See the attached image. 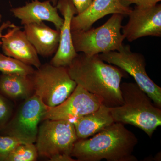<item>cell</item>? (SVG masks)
I'll list each match as a JSON object with an SVG mask.
<instances>
[{
  "label": "cell",
  "mask_w": 161,
  "mask_h": 161,
  "mask_svg": "<svg viewBox=\"0 0 161 161\" xmlns=\"http://www.w3.org/2000/svg\"><path fill=\"white\" fill-rule=\"evenodd\" d=\"M114 122L110 108L102 104L96 111L77 119L73 124L78 139H86Z\"/></svg>",
  "instance_id": "16"
},
{
  "label": "cell",
  "mask_w": 161,
  "mask_h": 161,
  "mask_svg": "<svg viewBox=\"0 0 161 161\" xmlns=\"http://www.w3.org/2000/svg\"><path fill=\"white\" fill-rule=\"evenodd\" d=\"M56 6L64 21L60 30L58 50L49 63L55 66L68 67L78 54L73 45L71 28L72 19L77 12L72 0H59Z\"/></svg>",
  "instance_id": "11"
},
{
  "label": "cell",
  "mask_w": 161,
  "mask_h": 161,
  "mask_svg": "<svg viewBox=\"0 0 161 161\" xmlns=\"http://www.w3.org/2000/svg\"><path fill=\"white\" fill-rule=\"evenodd\" d=\"M129 20L122 26V34L129 42L146 36H161V5L135 6L129 14Z\"/></svg>",
  "instance_id": "10"
},
{
  "label": "cell",
  "mask_w": 161,
  "mask_h": 161,
  "mask_svg": "<svg viewBox=\"0 0 161 161\" xmlns=\"http://www.w3.org/2000/svg\"><path fill=\"white\" fill-rule=\"evenodd\" d=\"M138 142L124 124L115 122L92 138L78 139L71 156L78 161H137L133 152Z\"/></svg>",
  "instance_id": "2"
},
{
  "label": "cell",
  "mask_w": 161,
  "mask_h": 161,
  "mask_svg": "<svg viewBox=\"0 0 161 161\" xmlns=\"http://www.w3.org/2000/svg\"><path fill=\"white\" fill-rule=\"evenodd\" d=\"M53 6H56L59 0H50Z\"/></svg>",
  "instance_id": "25"
},
{
  "label": "cell",
  "mask_w": 161,
  "mask_h": 161,
  "mask_svg": "<svg viewBox=\"0 0 161 161\" xmlns=\"http://www.w3.org/2000/svg\"><path fill=\"white\" fill-rule=\"evenodd\" d=\"M10 11L23 26L47 21L53 23L56 29L60 30L63 23V18L60 16L57 7L50 0L42 2L32 0L24 6L12 8Z\"/></svg>",
  "instance_id": "14"
},
{
  "label": "cell",
  "mask_w": 161,
  "mask_h": 161,
  "mask_svg": "<svg viewBox=\"0 0 161 161\" xmlns=\"http://www.w3.org/2000/svg\"><path fill=\"white\" fill-rule=\"evenodd\" d=\"M1 45L3 53L36 68L41 65L36 51L19 26L8 28L3 35Z\"/></svg>",
  "instance_id": "12"
},
{
  "label": "cell",
  "mask_w": 161,
  "mask_h": 161,
  "mask_svg": "<svg viewBox=\"0 0 161 161\" xmlns=\"http://www.w3.org/2000/svg\"><path fill=\"white\" fill-rule=\"evenodd\" d=\"M34 70L32 66L0 53V72L2 74L29 76Z\"/></svg>",
  "instance_id": "18"
},
{
  "label": "cell",
  "mask_w": 161,
  "mask_h": 161,
  "mask_svg": "<svg viewBox=\"0 0 161 161\" xmlns=\"http://www.w3.org/2000/svg\"><path fill=\"white\" fill-rule=\"evenodd\" d=\"M13 101L0 93V131L6 125L14 111Z\"/></svg>",
  "instance_id": "20"
},
{
  "label": "cell",
  "mask_w": 161,
  "mask_h": 161,
  "mask_svg": "<svg viewBox=\"0 0 161 161\" xmlns=\"http://www.w3.org/2000/svg\"><path fill=\"white\" fill-rule=\"evenodd\" d=\"M39 156L34 143H22L10 153L6 161H35Z\"/></svg>",
  "instance_id": "19"
},
{
  "label": "cell",
  "mask_w": 161,
  "mask_h": 161,
  "mask_svg": "<svg viewBox=\"0 0 161 161\" xmlns=\"http://www.w3.org/2000/svg\"><path fill=\"white\" fill-rule=\"evenodd\" d=\"M123 104L110 108L115 122L129 124L144 131L150 138L161 125V109L136 83H121Z\"/></svg>",
  "instance_id": "3"
},
{
  "label": "cell",
  "mask_w": 161,
  "mask_h": 161,
  "mask_svg": "<svg viewBox=\"0 0 161 161\" xmlns=\"http://www.w3.org/2000/svg\"><path fill=\"white\" fill-rule=\"evenodd\" d=\"M161 0H120L124 5L129 6L131 4H135L139 6H153L158 4Z\"/></svg>",
  "instance_id": "22"
},
{
  "label": "cell",
  "mask_w": 161,
  "mask_h": 161,
  "mask_svg": "<svg viewBox=\"0 0 161 161\" xmlns=\"http://www.w3.org/2000/svg\"><path fill=\"white\" fill-rule=\"evenodd\" d=\"M124 16L113 14L99 27L72 31V41L76 52L92 56L119 51L125 39L121 32Z\"/></svg>",
  "instance_id": "5"
},
{
  "label": "cell",
  "mask_w": 161,
  "mask_h": 161,
  "mask_svg": "<svg viewBox=\"0 0 161 161\" xmlns=\"http://www.w3.org/2000/svg\"><path fill=\"white\" fill-rule=\"evenodd\" d=\"M39 126L36 146L39 156L51 161H75L71 154L78 138L74 124L45 119Z\"/></svg>",
  "instance_id": "4"
},
{
  "label": "cell",
  "mask_w": 161,
  "mask_h": 161,
  "mask_svg": "<svg viewBox=\"0 0 161 161\" xmlns=\"http://www.w3.org/2000/svg\"><path fill=\"white\" fill-rule=\"evenodd\" d=\"M132 9L120 0H93L89 7L72 19V31L86 30L92 28L98 20L110 14L128 16Z\"/></svg>",
  "instance_id": "13"
},
{
  "label": "cell",
  "mask_w": 161,
  "mask_h": 161,
  "mask_svg": "<svg viewBox=\"0 0 161 161\" xmlns=\"http://www.w3.org/2000/svg\"><path fill=\"white\" fill-rule=\"evenodd\" d=\"M23 31L38 55L48 58L55 54L59 46L60 30L41 22L24 25Z\"/></svg>",
  "instance_id": "15"
},
{
  "label": "cell",
  "mask_w": 161,
  "mask_h": 161,
  "mask_svg": "<svg viewBox=\"0 0 161 161\" xmlns=\"http://www.w3.org/2000/svg\"><path fill=\"white\" fill-rule=\"evenodd\" d=\"M92 1L93 0H72L77 10V14L86 10L92 4Z\"/></svg>",
  "instance_id": "23"
},
{
  "label": "cell",
  "mask_w": 161,
  "mask_h": 161,
  "mask_svg": "<svg viewBox=\"0 0 161 161\" xmlns=\"http://www.w3.org/2000/svg\"><path fill=\"white\" fill-rule=\"evenodd\" d=\"M0 93L12 101H23L34 95L29 76L0 75Z\"/></svg>",
  "instance_id": "17"
},
{
  "label": "cell",
  "mask_w": 161,
  "mask_h": 161,
  "mask_svg": "<svg viewBox=\"0 0 161 161\" xmlns=\"http://www.w3.org/2000/svg\"><path fill=\"white\" fill-rule=\"evenodd\" d=\"M67 69L77 85L98 97L104 105L112 108L123 104L121 81L125 72L106 63L98 54L78 53Z\"/></svg>",
  "instance_id": "1"
},
{
  "label": "cell",
  "mask_w": 161,
  "mask_h": 161,
  "mask_svg": "<svg viewBox=\"0 0 161 161\" xmlns=\"http://www.w3.org/2000/svg\"><path fill=\"white\" fill-rule=\"evenodd\" d=\"M22 143L24 142L13 136L0 134V161H6L12 150Z\"/></svg>",
  "instance_id": "21"
},
{
  "label": "cell",
  "mask_w": 161,
  "mask_h": 161,
  "mask_svg": "<svg viewBox=\"0 0 161 161\" xmlns=\"http://www.w3.org/2000/svg\"><path fill=\"white\" fill-rule=\"evenodd\" d=\"M98 55L105 62L113 64L130 74L154 104L161 108V88L147 75L146 59L143 55L132 52L130 45H123L119 51L107 52Z\"/></svg>",
  "instance_id": "8"
},
{
  "label": "cell",
  "mask_w": 161,
  "mask_h": 161,
  "mask_svg": "<svg viewBox=\"0 0 161 161\" xmlns=\"http://www.w3.org/2000/svg\"><path fill=\"white\" fill-rule=\"evenodd\" d=\"M2 15L0 14V23L2 21ZM15 25L13 23L9 21H7L6 22H4L0 26V46H1L2 44V38L3 37V32L4 30L8 29V28H11L14 27Z\"/></svg>",
  "instance_id": "24"
},
{
  "label": "cell",
  "mask_w": 161,
  "mask_h": 161,
  "mask_svg": "<svg viewBox=\"0 0 161 161\" xmlns=\"http://www.w3.org/2000/svg\"><path fill=\"white\" fill-rule=\"evenodd\" d=\"M49 107L36 95L22 101L0 134L13 136L24 143H35L39 125Z\"/></svg>",
  "instance_id": "7"
},
{
  "label": "cell",
  "mask_w": 161,
  "mask_h": 161,
  "mask_svg": "<svg viewBox=\"0 0 161 161\" xmlns=\"http://www.w3.org/2000/svg\"><path fill=\"white\" fill-rule=\"evenodd\" d=\"M102 104L98 97L77 85L66 100L57 106L49 108L43 120H65L73 123L77 119L96 111Z\"/></svg>",
  "instance_id": "9"
},
{
  "label": "cell",
  "mask_w": 161,
  "mask_h": 161,
  "mask_svg": "<svg viewBox=\"0 0 161 161\" xmlns=\"http://www.w3.org/2000/svg\"><path fill=\"white\" fill-rule=\"evenodd\" d=\"M29 77L34 95L49 108L57 106L66 100L77 86L70 77L67 68L50 63L41 64Z\"/></svg>",
  "instance_id": "6"
}]
</instances>
